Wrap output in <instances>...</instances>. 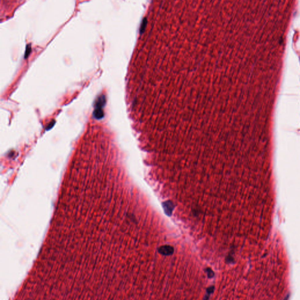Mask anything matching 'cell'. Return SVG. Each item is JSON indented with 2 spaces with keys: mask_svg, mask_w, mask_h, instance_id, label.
Masks as SVG:
<instances>
[{
  "mask_svg": "<svg viewBox=\"0 0 300 300\" xmlns=\"http://www.w3.org/2000/svg\"><path fill=\"white\" fill-rule=\"evenodd\" d=\"M105 103V97L104 95H101L97 99L96 103L95 110L94 112V117L97 119H100L103 116V112L102 111V107Z\"/></svg>",
  "mask_w": 300,
  "mask_h": 300,
  "instance_id": "cell-1",
  "label": "cell"
},
{
  "mask_svg": "<svg viewBox=\"0 0 300 300\" xmlns=\"http://www.w3.org/2000/svg\"><path fill=\"white\" fill-rule=\"evenodd\" d=\"M158 252L163 256H170L173 254L174 249V248L168 245H165L161 246L158 248Z\"/></svg>",
  "mask_w": 300,
  "mask_h": 300,
  "instance_id": "cell-2",
  "label": "cell"
},
{
  "mask_svg": "<svg viewBox=\"0 0 300 300\" xmlns=\"http://www.w3.org/2000/svg\"><path fill=\"white\" fill-rule=\"evenodd\" d=\"M205 271L206 272V274L207 275V277L209 278H212L215 275V273L213 272L212 270L209 267H207V268L205 269Z\"/></svg>",
  "mask_w": 300,
  "mask_h": 300,
  "instance_id": "cell-3",
  "label": "cell"
},
{
  "mask_svg": "<svg viewBox=\"0 0 300 300\" xmlns=\"http://www.w3.org/2000/svg\"><path fill=\"white\" fill-rule=\"evenodd\" d=\"M235 260H234V258L233 257V256H231V255H228L226 257V262L227 263H232V262H234Z\"/></svg>",
  "mask_w": 300,
  "mask_h": 300,
  "instance_id": "cell-4",
  "label": "cell"
},
{
  "mask_svg": "<svg viewBox=\"0 0 300 300\" xmlns=\"http://www.w3.org/2000/svg\"><path fill=\"white\" fill-rule=\"evenodd\" d=\"M210 295H211V294L209 293H207L206 292V295L203 298V300H209V297H210Z\"/></svg>",
  "mask_w": 300,
  "mask_h": 300,
  "instance_id": "cell-5",
  "label": "cell"
},
{
  "mask_svg": "<svg viewBox=\"0 0 300 300\" xmlns=\"http://www.w3.org/2000/svg\"><path fill=\"white\" fill-rule=\"evenodd\" d=\"M288 296H287V297H286L284 300H288Z\"/></svg>",
  "mask_w": 300,
  "mask_h": 300,
  "instance_id": "cell-6",
  "label": "cell"
}]
</instances>
